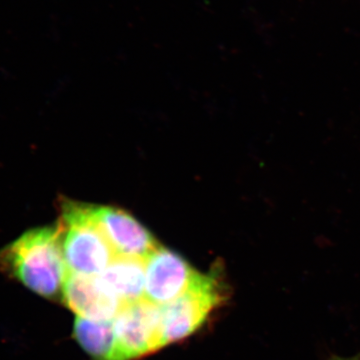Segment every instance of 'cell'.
I'll list each match as a JSON object with an SVG mask.
<instances>
[{
    "label": "cell",
    "instance_id": "cell-1",
    "mask_svg": "<svg viewBox=\"0 0 360 360\" xmlns=\"http://www.w3.org/2000/svg\"><path fill=\"white\" fill-rule=\"evenodd\" d=\"M0 269L37 295L61 296L68 270L58 225L26 231L2 248Z\"/></svg>",
    "mask_w": 360,
    "mask_h": 360
},
{
    "label": "cell",
    "instance_id": "cell-2",
    "mask_svg": "<svg viewBox=\"0 0 360 360\" xmlns=\"http://www.w3.org/2000/svg\"><path fill=\"white\" fill-rule=\"evenodd\" d=\"M58 226L68 272L97 276L116 257L92 217L91 205L63 200Z\"/></svg>",
    "mask_w": 360,
    "mask_h": 360
},
{
    "label": "cell",
    "instance_id": "cell-3",
    "mask_svg": "<svg viewBox=\"0 0 360 360\" xmlns=\"http://www.w3.org/2000/svg\"><path fill=\"white\" fill-rule=\"evenodd\" d=\"M224 298V285L217 271L210 276L198 274L186 292L161 307L163 347L195 333Z\"/></svg>",
    "mask_w": 360,
    "mask_h": 360
},
{
    "label": "cell",
    "instance_id": "cell-4",
    "mask_svg": "<svg viewBox=\"0 0 360 360\" xmlns=\"http://www.w3.org/2000/svg\"><path fill=\"white\" fill-rule=\"evenodd\" d=\"M118 360H131L163 347L161 307L146 297L127 303L113 319Z\"/></svg>",
    "mask_w": 360,
    "mask_h": 360
},
{
    "label": "cell",
    "instance_id": "cell-5",
    "mask_svg": "<svg viewBox=\"0 0 360 360\" xmlns=\"http://www.w3.org/2000/svg\"><path fill=\"white\" fill-rule=\"evenodd\" d=\"M198 276L180 255L160 246L146 260L144 297L163 307L186 292Z\"/></svg>",
    "mask_w": 360,
    "mask_h": 360
},
{
    "label": "cell",
    "instance_id": "cell-6",
    "mask_svg": "<svg viewBox=\"0 0 360 360\" xmlns=\"http://www.w3.org/2000/svg\"><path fill=\"white\" fill-rule=\"evenodd\" d=\"M92 217L116 257L146 258L160 248L150 232L129 213L115 207L91 205Z\"/></svg>",
    "mask_w": 360,
    "mask_h": 360
},
{
    "label": "cell",
    "instance_id": "cell-7",
    "mask_svg": "<svg viewBox=\"0 0 360 360\" xmlns=\"http://www.w3.org/2000/svg\"><path fill=\"white\" fill-rule=\"evenodd\" d=\"M61 296L78 317L90 321H113L124 305L98 276L68 272Z\"/></svg>",
    "mask_w": 360,
    "mask_h": 360
},
{
    "label": "cell",
    "instance_id": "cell-8",
    "mask_svg": "<svg viewBox=\"0 0 360 360\" xmlns=\"http://www.w3.org/2000/svg\"><path fill=\"white\" fill-rule=\"evenodd\" d=\"M98 277L124 304L146 296V260L116 257Z\"/></svg>",
    "mask_w": 360,
    "mask_h": 360
},
{
    "label": "cell",
    "instance_id": "cell-9",
    "mask_svg": "<svg viewBox=\"0 0 360 360\" xmlns=\"http://www.w3.org/2000/svg\"><path fill=\"white\" fill-rule=\"evenodd\" d=\"M75 338L97 360H118L113 321H97L77 317Z\"/></svg>",
    "mask_w": 360,
    "mask_h": 360
},
{
    "label": "cell",
    "instance_id": "cell-10",
    "mask_svg": "<svg viewBox=\"0 0 360 360\" xmlns=\"http://www.w3.org/2000/svg\"><path fill=\"white\" fill-rule=\"evenodd\" d=\"M330 360H360V357L359 359H340V357H335V359Z\"/></svg>",
    "mask_w": 360,
    "mask_h": 360
}]
</instances>
